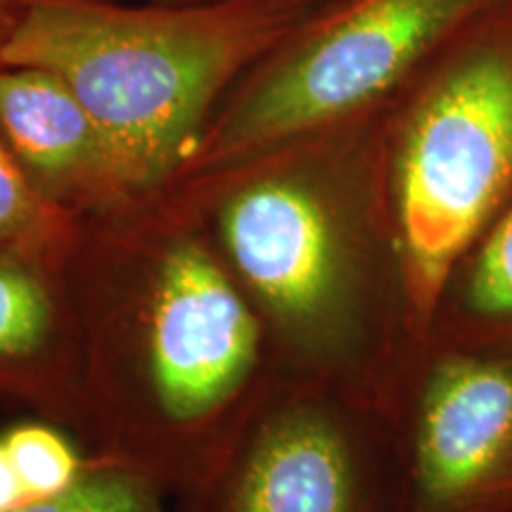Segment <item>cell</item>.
Listing matches in <instances>:
<instances>
[{
    "label": "cell",
    "mask_w": 512,
    "mask_h": 512,
    "mask_svg": "<svg viewBox=\"0 0 512 512\" xmlns=\"http://www.w3.org/2000/svg\"><path fill=\"white\" fill-rule=\"evenodd\" d=\"M86 456L185 496L275 380L264 330L174 185L79 216L64 254Z\"/></svg>",
    "instance_id": "1"
},
{
    "label": "cell",
    "mask_w": 512,
    "mask_h": 512,
    "mask_svg": "<svg viewBox=\"0 0 512 512\" xmlns=\"http://www.w3.org/2000/svg\"><path fill=\"white\" fill-rule=\"evenodd\" d=\"M389 105L169 183L259 318L275 377L377 406L420 342L389 200Z\"/></svg>",
    "instance_id": "2"
},
{
    "label": "cell",
    "mask_w": 512,
    "mask_h": 512,
    "mask_svg": "<svg viewBox=\"0 0 512 512\" xmlns=\"http://www.w3.org/2000/svg\"><path fill=\"white\" fill-rule=\"evenodd\" d=\"M316 15L302 0H19L0 64L67 81L143 195L174 181L235 81Z\"/></svg>",
    "instance_id": "3"
},
{
    "label": "cell",
    "mask_w": 512,
    "mask_h": 512,
    "mask_svg": "<svg viewBox=\"0 0 512 512\" xmlns=\"http://www.w3.org/2000/svg\"><path fill=\"white\" fill-rule=\"evenodd\" d=\"M387 181L418 337L446 273L512 197V0H491L389 105Z\"/></svg>",
    "instance_id": "4"
},
{
    "label": "cell",
    "mask_w": 512,
    "mask_h": 512,
    "mask_svg": "<svg viewBox=\"0 0 512 512\" xmlns=\"http://www.w3.org/2000/svg\"><path fill=\"white\" fill-rule=\"evenodd\" d=\"M489 3L349 0L306 19L223 95L174 181L387 105Z\"/></svg>",
    "instance_id": "5"
},
{
    "label": "cell",
    "mask_w": 512,
    "mask_h": 512,
    "mask_svg": "<svg viewBox=\"0 0 512 512\" xmlns=\"http://www.w3.org/2000/svg\"><path fill=\"white\" fill-rule=\"evenodd\" d=\"M181 512H394L382 408L275 377Z\"/></svg>",
    "instance_id": "6"
},
{
    "label": "cell",
    "mask_w": 512,
    "mask_h": 512,
    "mask_svg": "<svg viewBox=\"0 0 512 512\" xmlns=\"http://www.w3.org/2000/svg\"><path fill=\"white\" fill-rule=\"evenodd\" d=\"M380 408L394 512H512V349L420 339Z\"/></svg>",
    "instance_id": "7"
},
{
    "label": "cell",
    "mask_w": 512,
    "mask_h": 512,
    "mask_svg": "<svg viewBox=\"0 0 512 512\" xmlns=\"http://www.w3.org/2000/svg\"><path fill=\"white\" fill-rule=\"evenodd\" d=\"M0 138L31 183L76 216L140 195L88 107L48 69L0 64Z\"/></svg>",
    "instance_id": "8"
},
{
    "label": "cell",
    "mask_w": 512,
    "mask_h": 512,
    "mask_svg": "<svg viewBox=\"0 0 512 512\" xmlns=\"http://www.w3.org/2000/svg\"><path fill=\"white\" fill-rule=\"evenodd\" d=\"M64 247L0 249V403L72 432L79 330Z\"/></svg>",
    "instance_id": "9"
},
{
    "label": "cell",
    "mask_w": 512,
    "mask_h": 512,
    "mask_svg": "<svg viewBox=\"0 0 512 512\" xmlns=\"http://www.w3.org/2000/svg\"><path fill=\"white\" fill-rule=\"evenodd\" d=\"M425 337L512 349V197L446 273Z\"/></svg>",
    "instance_id": "10"
},
{
    "label": "cell",
    "mask_w": 512,
    "mask_h": 512,
    "mask_svg": "<svg viewBox=\"0 0 512 512\" xmlns=\"http://www.w3.org/2000/svg\"><path fill=\"white\" fill-rule=\"evenodd\" d=\"M79 216L57 207L31 183L10 147L0 138V249L64 247Z\"/></svg>",
    "instance_id": "11"
},
{
    "label": "cell",
    "mask_w": 512,
    "mask_h": 512,
    "mask_svg": "<svg viewBox=\"0 0 512 512\" xmlns=\"http://www.w3.org/2000/svg\"><path fill=\"white\" fill-rule=\"evenodd\" d=\"M3 439L31 503L72 489L91 463L86 451L64 434V427L41 418L19 422L3 432Z\"/></svg>",
    "instance_id": "12"
},
{
    "label": "cell",
    "mask_w": 512,
    "mask_h": 512,
    "mask_svg": "<svg viewBox=\"0 0 512 512\" xmlns=\"http://www.w3.org/2000/svg\"><path fill=\"white\" fill-rule=\"evenodd\" d=\"M166 496L169 491L136 470L91 460L72 489L15 512H181L169 508Z\"/></svg>",
    "instance_id": "13"
},
{
    "label": "cell",
    "mask_w": 512,
    "mask_h": 512,
    "mask_svg": "<svg viewBox=\"0 0 512 512\" xmlns=\"http://www.w3.org/2000/svg\"><path fill=\"white\" fill-rule=\"evenodd\" d=\"M29 503L27 489L17 475V467L12 463L3 434H0V512H15Z\"/></svg>",
    "instance_id": "14"
},
{
    "label": "cell",
    "mask_w": 512,
    "mask_h": 512,
    "mask_svg": "<svg viewBox=\"0 0 512 512\" xmlns=\"http://www.w3.org/2000/svg\"><path fill=\"white\" fill-rule=\"evenodd\" d=\"M19 0H0V53H3L5 41H8L12 24H15Z\"/></svg>",
    "instance_id": "15"
},
{
    "label": "cell",
    "mask_w": 512,
    "mask_h": 512,
    "mask_svg": "<svg viewBox=\"0 0 512 512\" xmlns=\"http://www.w3.org/2000/svg\"><path fill=\"white\" fill-rule=\"evenodd\" d=\"M302 3H306V5H309L311 10H316L318 15H320V12H325V10H332V8H337V5H344V3H349V0H302Z\"/></svg>",
    "instance_id": "16"
},
{
    "label": "cell",
    "mask_w": 512,
    "mask_h": 512,
    "mask_svg": "<svg viewBox=\"0 0 512 512\" xmlns=\"http://www.w3.org/2000/svg\"><path fill=\"white\" fill-rule=\"evenodd\" d=\"M155 3H192V0H155Z\"/></svg>",
    "instance_id": "17"
}]
</instances>
